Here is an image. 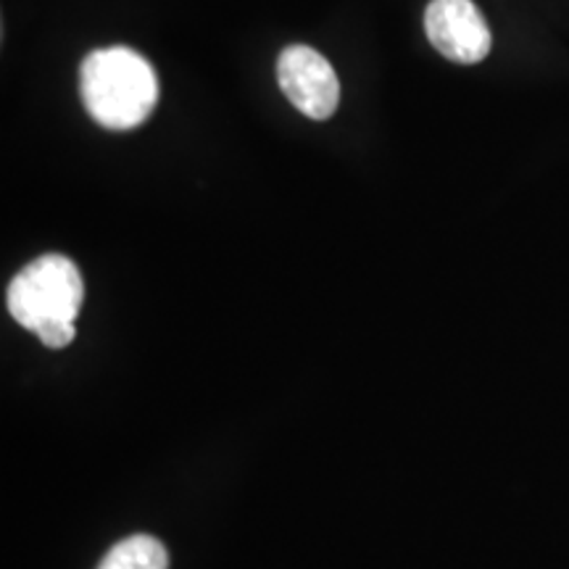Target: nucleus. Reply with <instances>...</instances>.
<instances>
[{
	"label": "nucleus",
	"mask_w": 569,
	"mask_h": 569,
	"mask_svg": "<svg viewBox=\"0 0 569 569\" xmlns=\"http://www.w3.org/2000/svg\"><path fill=\"white\" fill-rule=\"evenodd\" d=\"M84 109L106 130H134L159 103V77L132 48H103L82 61Z\"/></svg>",
	"instance_id": "obj_1"
},
{
	"label": "nucleus",
	"mask_w": 569,
	"mask_h": 569,
	"mask_svg": "<svg viewBox=\"0 0 569 569\" xmlns=\"http://www.w3.org/2000/svg\"><path fill=\"white\" fill-rule=\"evenodd\" d=\"M84 284L80 269L61 253H46L27 264L9 284L11 317L32 330L48 348H63L74 340Z\"/></svg>",
	"instance_id": "obj_2"
},
{
	"label": "nucleus",
	"mask_w": 569,
	"mask_h": 569,
	"mask_svg": "<svg viewBox=\"0 0 569 569\" xmlns=\"http://www.w3.org/2000/svg\"><path fill=\"white\" fill-rule=\"evenodd\" d=\"M277 80L288 101L309 119L325 122L340 103V82L332 63L309 46H290L277 61Z\"/></svg>",
	"instance_id": "obj_3"
},
{
	"label": "nucleus",
	"mask_w": 569,
	"mask_h": 569,
	"mask_svg": "<svg viewBox=\"0 0 569 569\" xmlns=\"http://www.w3.org/2000/svg\"><path fill=\"white\" fill-rule=\"evenodd\" d=\"M427 40L457 63H480L490 53L493 34L472 0H432L425 11Z\"/></svg>",
	"instance_id": "obj_4"
},
{
	"label": "nucleus",
	"mask_w": 569,
	"mask_h": 569,
	"mask_svg": "<svg viewBox=\"0 0 569 569\" xmlns=\"http://www.w3.org/2000/svg\"><path fill=\"white\" fill-rule=\"evenodd\" d=\"M98 569H169V553L153 536H130L111 546Z\"/></svg>",
	"instance_id": "obj_5"
}]
</instances>
